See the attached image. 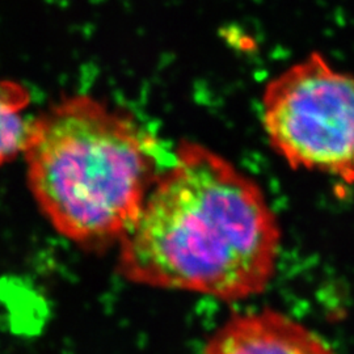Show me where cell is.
<instances>
[{
	"label": "cell",
	"mask_w": 354,
	"mask_h": 354,
	"mask_svg": "<svg viewBox=\"0 0 354 354\" xmlns=\"http://www.w3.org/2000/svg\"><path fill=\"white\" fill-rule=\"evenodd\" d=\"M118 247L120 273L133 283L241 301L273 279L281 228L253 178L184 140Z\"/></svg>",
	"instance_id": "1"
},
{
	"label": "cell",
	"mask_w": 354,
	"mask_h": 354,
	"mask_svg": "<svg viewBox=\"0 0 354 354\" xmlns=\"http://www.w3.org/2000/svg\"><path fill=\"white\" fill-rule=\"evenodd\" d=\"M24 158L28 187L51 227L97 250L127 235L160 175L151 133L88 95L38 115Z\"/></svg>",
	"instance_id": "2"
},
{
	"label": "cell",
	"mask_w": 354,
	"mask_h": 354,
	"mask_svg": "<svg viewBox=\"0 0 354 354\" xmlns=\"http://www.w3.org/2000/svg\"><path fill=\"white\" fill-rule=\"evenodd\" d=\"M261 121L294 169L354 184V75L311 53L268 82Z\"/></svg>",
	"instance_id": "3"
},
{
	"label": "cell",
	"mask_w": 354,
	"mask_h": 354,
	"mask_svg": "<svg viewBox=\"0 0 354 354\" xmlns=\"http://www.w3.org/2000/svg\"><path fill=\"white\" fill-rule=\"evenodd\" d=\"M201 354H336L317 333L279 311L266 308L227 319Z\"/></svg>",
	"instance_id": "4"
},
{
	"label": "cell",
	"mask_w": 354,
	"mask_h": 354,
	"mask_svg": "<svg viewBox=\"0 0 354 354\" xmlns=\"http://www.w3.org/2000/svg\"><path fill=\"white\" fill-rule=\"evenodd\" d=\"M30 93L23 84L0 80V165L24 155L36 118H29Z\"/></svg>",
	"instance_id": "5"
}]
</instances>
